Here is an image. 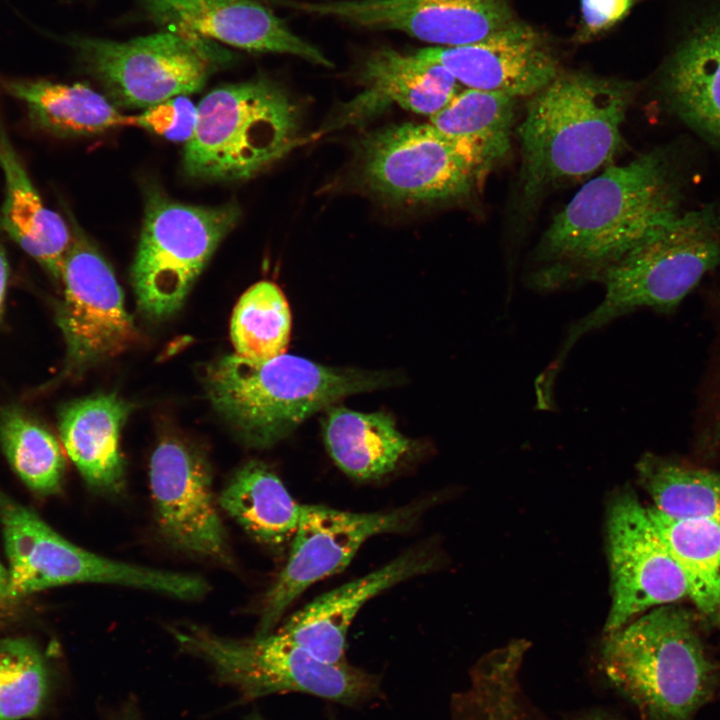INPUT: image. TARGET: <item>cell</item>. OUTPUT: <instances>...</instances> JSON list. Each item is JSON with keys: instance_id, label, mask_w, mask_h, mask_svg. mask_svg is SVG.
Returning <instances> with one entry per match:
<instances>
[{"instance_id": "26", "label": "cell", "mask_w": 720, "mask_h": 720, "mask_svg": "<svg viewBox=\"0 0 720 720\" xmlns=\"http://www.w3.org/2000/svg\"><path fill=\"white\" fill-rule=\"evenodd\" d=\"M515 99L468 88L431 116L429 123L469 160L482 178L510 151Z\"/></svg>"}, {"instance_id": "34", "label": "cell", "mask_w": 720, "mask_h": 720, "mask_svg": "<svg viewBox=\"0 0 720 720\" xmlns=\"http://www.w3.org/2000/svg\"><path fill=\"white\" fill-rule=\"evenodd\" d=\"M197 115V105L184 95L176 96L135 115L136 127L173 142L187 143L195 131Z\"/></svg>"}, {"instance_id": "29", "label": "cell", "mask_w": 720, "mask_h": 720, "mask_svg": "<svg viewBox=\"0 0 720 720\" xmlns=\"http://www.w3.org/2000/svg\"><path fill=\"white\" fill-rule=\"evenodd\" d=\"M647 511L685 577L688 598L712 617L720 600V523Z\"/></svg>"}, {"instance_id": "5", "label": "cell", "mask_w": 720, "mask_h": 720, "mask_svg": "<svg viewBox=\"0 0 720 720\" xmlns=\"http://www.w3.org/2000/svg\"><path fill=\"white\" fill-rule=\"evenodd\" d=\"M720 266V211L712 206L680 213L598 279L601 302L568 329L548 367L557 374L567 352L584 335L619 317L649 308L672 313L702 278Z\"/></svg>"}, {"instance_id": "8", "label": "cell", "mask_w": 720, "mask_h": 720, "mask_svg": "<svg viewBox=\"0 0 720 720\" xmlns=\"http://www.w3.org/2000/svg\"><path fill=\"white\" fill-rule=\"evenodd\" d=\"M59 39L110 98L128 108L195 93L233 56L215 41L168 29L128 41L80 34Z\"/></svg>"}, {"instance_id": "36", "label": "cell", "mask_w": 720, "mask_h": 720, "mask_svg": "<svg viewBox=\"0 0 720 720\" xmlns=\"http://www.w3.org/2000/svg\"><path fill=\"white\" fill-rule=\"evenodd\" d=\"M8 276V263L5 254L0 247V321L2 320V316L4 314Z\"/></svg>"}, {"instance_id": "2", "label": "cell", "mask_w": 720, "mask_h": 720, "mask_svg": "<svg viewBox=\"0 0 720 720\" xmlns=\"http://www.w3.org/2000/svg\"><path fill=\"white\" fill-rule=\"evenodd\" d=\"M633 90L628 82L570 72L531 97L517 129L526 199L611 164Z\"/></svg>"}, {"instance_id": "21", "label": "cell", "mask_w": 720, "mask_h": 720, "mask_svg": "<svg viewBox=\"0 0 720 720\" xmlns=\"http://www.w3.org/2000/svg\"><path fill=\"white\" fill-rule=\"evenodd\" d=\"M661 85L672 109L720 145V4L686 26L664 64Z\"/></svg>"}, {"instance_id": "25", "label": "cell", "mask_w": 720, "mask_h": 720, "mask_svg": "<svg viewBox=\"0 0 720 720\" xmlns=\"http://www.w3.org/2000/svg\"><path fill=\"white\" fill-rule=\"evenodd\" d=\"M322 434L335 464L359 481L390 474L413 450V442L385 412L365 413L331 405L323 419Z\"/></svg>"}, {"instance_id": "7", "label": "cell", "mask_w": 720, "mask_h": 720, "mask_svg": "<svg viewBox=\"0 0 720 720\" xmlns=\"http://www.w3.org/2000/svg\"><path fill=\"white\" fill-rule=\"evenodd\" d=\"M170 632L184 652L209 664L218 680L247 701L294 692L354 707L381 694L377 675L348 662H324L276 631L240 640L193 624Z\"/></svg>"}, {"instance_id": "10", "label": "cell", "mask_w": 720, "mask_h": 720, "mask_svg": "<svg viewBox=\"0 0 720 720\" xmlns=\"http://www.w3.org/2000/svg\"><path fill=\"white\" fill-rule=\"evenodd\" d=\"M0 522L12 597L84 582L131 586L182 599L198 598L208 590L198 576L135 566L84 550L1 490Z\"/></svg>"}, {"instance_id": "13", "label": "cell", "mask_w": 720, "mask_h": 720, "mask_svg": "<svg viewBox=\"0 0 720 720\" xmlns=\"http://www.w3.org/2000/svg\"><path fill=\"white\" fill-rule=\"evenodd\" d=\"M72 233L57 323L66 343V369L80 372L119 355L138 333L111 266L76 225Z\"/></svg>"}, {"instance_id": "22", "label": "cell", "mask_w": 720, "mask_h": 720, "mask_svg": "<svg viewBox=\"0 0 720 720\" xmlns=\"http://www.w3.org/2000/svg\"><path fill=\"white\" fill-rule=\"evenodd\" d=\"M0 169L4 179L0 211L3 229L60 283L72 230L57 212L45 205L1 121Z\"/></svg>"}, {"instance_id": "27", "label": "cell", "mask_w": 720, "mask_h": 720, "mask_svg": "<svg viewBox=\"0 0 720 720\" xmlns=\"http://www.w3.org/2000/svg\"><path fill=\"white\" fill-rule=\"evenodd\" d=\"M219 504L251 538L270 547L291 542L305 509L277 474L258 460L247 462L232 475Z\"/></svg>"}, {"instance_id": "39", "label": "cell", "mask_w": 720, "mask_h": 720, "mask_svg": "<svg viewBox=\"0 0 720 720\" xmlns=\"http://www.w3.org/2000/svg\"><path fill=\"white\" fill-rule=\"evenodd\" d=\"M581 720H615V719L610 718L608 716H604V715H593V716L585 717Z\"/></svg>"}, {"instance_id": "33", "label": "cell", "mask_w": 720, "mask_h": 720, "mask_svg": "<svg viewBox=\"0 0 720 720\" xmlns=\"http://www.w3.org/2000/svg\"><path fill=\"white\" fill-rule=\"evenodd\" d=\"M705 299L714 336L697 395L693 447L698 457L710 461L720 457V286Z\"/></svg>"}, {"instance_id": "6", "label": "cell", "mask_w": 720, "mask_h": 720, "mask_svg": "<svg viewBox=\"0 0 720 720\" xmlns=\"http://www.w3.org/2000/svg\"><path fill=\"white\" fill-rule=\"evenodd\" d=\"M197 113L183 153L184 171L193 179H250L299 143L297 104L265 77L216 87L199 102Z\"/></svg>"}, {"instance_id": "24", "label": "cell", "mask_w": 720, "mask_h": 720, "mask_svg": "<svg viewBox=\"0 0 720 720\" xmlns=\"http://www.w3.org/2000/svg\"><path fill=\"white\" fill-rule=\"evenodd\" d=\"M0 90L20 101L36 125L57 136H91L136 127L135 116L122 114L86 84L0 76Z\"/></svg>"}, {"instance_id": "20", "label": "cell", "mask_w": 720, "mask_h": 720, "mask_svg": "<svg viewBox=\"0 0 720 720\" xmlns=\"http://www.w3.org/2000/svg\"><path fill=\"white\" fill-rule=\"evenodd\" d=\"M360 80L364 89L342 106L323 132L360 123L394 104L431 117L461 91V84L441 64L391 48L366 58Z\"/></svg>"}, {"instance_id": "9", "label": "cell", "mask_w": 720, "mask_h": 720, "mask_svg": "<svg viewBox=\"0 0 720 720\" xmlns=\"http://www.w3.org/2000/svg\"><path fill=\"white\" fill-rule=\"evenodd\" d=\"M240 216L233 202L197 206L150 190L130 272L141 312L152 319L174 314Z\"/></svg>"}, {"instance_id": "18", "label": "cell", "mask_w": 720, "mask_h": 720, "mask_svg": "<svg viewBox=\"0 0 720 720\" xmlns=\"http://www.w3.org/2000/svg\"><path fill=\"white\" fill-rule=\"evenodd\" d=\"M145 15L168 30L253 52L290 54L331 67L315 46L294 34L256 0H138Z\"/></svg>"}, {"instance_id": "23", "label": "cell", "mask_w": 720, "mask_h": 720, "mask_svg": "<svg viewBox=\"0 0 720 720\" xmlns=\"http://www.w3.org/2000/svg\"><path fill=\"white\" fill-rule=\"evenodd\" d=\"M130 411L116 394H100L72 402L59 417L65 450L86 483L105 493L124 486L120 432Z\"/></svg>"}, {"instance_id": "37", "label": "cell", "mask_w": 720, "mask_h": 720, "mask_svg": "<svg viewBox=\"0 0 720 720\" xmlns=\"http://www.w3.org/2000/svg\"><path fill=\"white\" fill-rule=\"evenodd\" d=\"M10 580L9 573L5 571L0 564V602L10 597Z\"/></svg>"}, {"instance_id": "4", "label": "cell", "mask_w": 720, "mask_h": 720, "mask_svg": "<svg viewBox=\"0 0 720 720\" xmlns=\"http://www.w3.org/2000/svg\"><path fill=\"white\" fill-rule=\"evenodd\" d=\"M601 664L613 687L649 720H693L717 684L695 614L676 603L606 633Z\"/></svg>"}, {"instance_id": "11", "label": "cell", "mask_w": 720, "mask_h": 720, "mask_svg": "<svg viewBox=\"0 0 720 720\" xmlns=\"http://www.w3.org/2000/svg\"><path fill=\"white\" fill-rule=\"evenodd\" d=\"M367 188L403 204H431L467 196L481 177L469 160L430 123L390 125L360 144Z\"/></svg>"}, {"instance_id": "41", "label": "cell", "mask_w": 720, "mask_h": 720, "mask_svg": "<svg viewBox=\"0 0 720 720\" xmlns=\"http://www.w3.org/2000/svg\"><path fill=\"white\" fill-rule=\"evenodd\" d=\"M329 720H335L334 718H330Z\"/></svg>"}, {"instance_id": "16", "label": "cell", "mask_w": 720, "mask_h": 720, "mask_svg": "<svg viewBox=\"0 0 720 720\" xmlns=\"http://www.w3.org/2000/svg\"><path fill=\"white\" fill-rule=\"evenodd\" d=\"M305 14L396 30L439 47L478 42L513 21L507 0H274Z\"/></svg>"}, {"instance_id": "17", "label": "cell", "mask_w": 720, "mask_h": 720, "mask_svg": "<svg viewBox=\"0 0 720 720\" xmlns=\"http://www.w3.org/2000/svg\"><path fill=\"white\" fill-rule=\"evenodd\" d=\"M415 54L441 64L469 89L513 98L533 96L560 73L544 35L517 21L475 43L434 46Z\"/></svg>"}, {"instance_id": "1", "label": "cell", "mask_w": 720, "mask_h": 720, "mask_svg": "<svg viewBox=\"0 0 720 720\" xmlns=\"http://www.w3.org/2000/svg\"><path fill=\"white\" fill-rule=\"evenodd\" d=\"M679 184L663 151L605 167L552 219L532 256L529 284L551 291L598 280L680 214Z\"/></svg>"}, {"instance_id": "19", "label": "cell", "mask_w": 720, "mask_h": 720, "mask_svg": "<svg viewBox=\"0 0 720 720\" xmlns=\"http://www.w3.org/2000/svg\"><path fill=\"white\" fill-rule=\"evenodd\" d=\"M437 562L433 550L411 549L383 567L319 596L276 632L324 662L347 663L348 630L365 603L398 583L428 573Z\"/></svg>"}, {"instance_id": "35", "label": "cell", "mask_w": 720, "mask_h": 720, "mask_svg": "<svg viewBox=\"0 0 720 720\" xmlns=\"http://www.w3.org/2000/svg\"><path fill=\"white\" fill-rule=\"evenodd\" d=\"M635 0H580L581 28L578 40L587 41L621 21Z\"/></svg>"}, {"instance_id": "30", "label": "cell", "mask_w": 720, "mask_h": 720, "mask_svg": "<svg viewBox=\"0 0 720 720\" xmlns=\"http://www.w3.org/2000/svg\"><path fill=\"white\" fill-rule=\"evenodd\" d=\"M291 312L281 289L260 281L239 298L231 317L235 354L265 361L285 353L291 332Z\"/></svg>"}, {"instance_id": "40", "label": "cell", "mask_w": 720, "mask_h": 720, "mask_svg": "<svg viewBox=\"0 0 720 720\" xmlns=\"http://www.w3.org/2000/svg\"><path fill=\"white\" fill-rule=\"evenodd\" d=\"M246 720H263L258 714L253 713Z\"/></svg>"}, {"instance_id": "28", "label": "cell", "mask_w": 720, "mask_h": 720, "mask_svg": "<svg viewBox=\"0 0 720 720\" xmlns=\"http://www.w3.org/2000/svg\"><path fill=\"white\" fill-rule=\"evenodd\" d=\"M636 471L641 487L660 512L720 523V471L650 452L641 456Z\"/></svg>"}, {"instance_id": "31", "label": "cell", "mask_w": 720, "mask_h": 720, "mask_svg": "<svg viewBox=\"0 0 720 720\" xmlns=\"http://www.w3.org/2000/svg\"><path fill=\"white\" fill-rule=\"evenodd\" d=\"M0 444L9 464L32 491L49 495L62 483L65 459L56 437L16 407L0 410Z\"/></svg>"}, {"instance_id": "32", "label": "cell", "mask_w": 720, "mask_h": 720, "mask_svg": "<svg viewBox=\"0 0 720 720\" xmlns=\"http://www.w3.org/2000/svg\"><path fill=\"white\" fill-rule=\"evenodd\" d=\"M52 688L51 669L34 641L24 637L0 639V720L39 716Z\"/></svg>"}, {"instance_id": "12", "label": "cell", "mask_w": 720, "mask_h": 720, "mask_svg": "<svg viewBox=\"0 0 720 720\" xmlns=\"http://www.w3.org/2000/svg\"><path fill=\"white\" fill-rule=\"evenodd\" d=\"M427 504L374 513L305 505L288 560L264 597L256 635L274 631L294 600L317 581L345 569L368 539L409 529Z\"/></svg>"}, {"instance_id": "15", "label": "cell", "mask_w": 720, "mask_h": 720, "mask_svg": "<svg viewBox=\"0 0 720 720\" xmlns=\"http://www.w3.org/2000/svg\"><path fill=\"white\" fill-rule=\"evenodd\" d=\"M149 483L159 531L171 545L223 565L232 563L210 465L199 450L176 439L163 440L151 456Z\"/></svg>"}, {"instance_id": "38", "label": "cell", "mask_w": 720, "mask_h": 720, "mask_svg": "<svg viewBox=\"0 0 720 720\" xmlns=\"http://www.w3.org/2000/svg\"><path fill=\"white\" fill-rule=\"evenodd\" d=\"M712 618L714 619V621L716 622V624L718 625V628L720 630V600H719V603L716 607V610H715Z\"/></svg>"}, {"instance_id": "3", "label": "cell", "mask_w": 720, "mask_h": 720, "mask_svg": "<svg viewBox=\"0 0 720 720\" xmlns=\"http://www.w3.org/2000/svg\"><path fill=\"white\" fill-rule=\"evenodd\" d=\"M394 382L390 372L331 367L285 353L265 361L234 353L212 362L205 373L215 410L254 448L275 445L344 397Z\"/></svg>"}, {"instance_id": "14", "label": "cell", "mask_w": 720, "mask_h": 720, "mask_svg": "<svg viewBox=\"0 0 720 720\" xmlns=\"http://www.w3.org/2000/svg\"><path fill=\"white\" fill-rule=\"evenodd\" d=\"M608 547L613 597L605 633L688 597L682 571L632 491L620 492L609 506Z\"/></svg>"}]
</instances>
